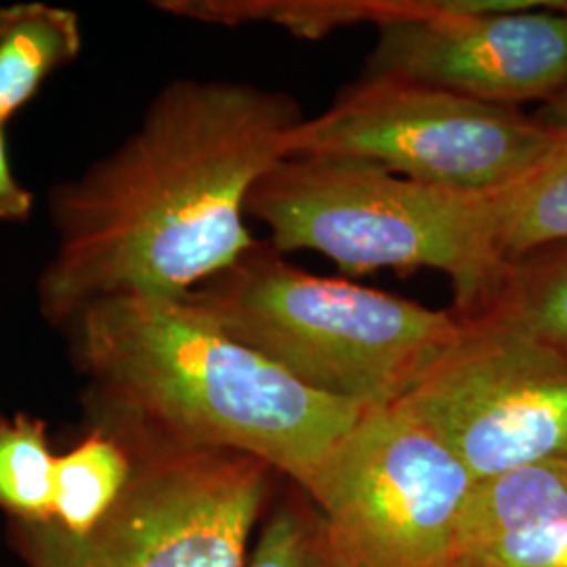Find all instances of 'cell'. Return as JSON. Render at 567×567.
<instances>
[{"label":"cell","instance_id":"1","mask_svg":"<svg viewBox=\"0 0 567 567\" xmlns=\"http://www.w3.org/2000/svg\"><path fill=\"white\" fill-rule=\"evenodd\" d=\"M290 95L252 84L177 81L128 142L55 192L58 250L41 309L72 324L118 297L179 301L259 243L244 224L252 187L288 158L303 122Z\"/></svg>","mask_w":567,"mask_h":567},{"label":"cell","instance_id":"2","mask_svg":"<svg viewBox=\"0 0 567 567\" xmlns=\"http://www.w3.org/2000/svg\"><path fill=\"white\" fill-rule=\"evenodd\" d=\"M70 326L82 365L128 423L250 456L303 492L365 410L303 385L183 299H105Z\"/></svg>","mask_w":567,"mask_h":567},{"label":"cell","instance_id":"3","mask_svg":"<svg viewBox=\"0 0 567 567\" xmlns=\"http://www.w3.org/2000/svg\"><path fill=\"white\" fill-rule=\"evenodd\" d=\"M246 213L284 255L316 250L349 276L437 269L454 313L475 318L494 301L508 261L501 192L475 194L414 182L377 164L290 156L252 187Z\"/></svg>","mask_w":567,"mask_h":567},{"label":"cell","instance_id":"4","mask_svg":"<svg viewBox=\"0 0 567 567\" xmlns=\"http://www.w3.org/2000/svg\"><path fill=\"white\" fill-rule=\"evenodd\" d=\"M183 301L303 385L365 408L402 402L461 332L454 311L316 276L271 244Z\"/></svg>","mask_w":567,"mask_h":567},{"label":"cell","instance_id":"5","mask_svg":"<svg viewBox=\"0 0 567 567\" xmlns=\"http://www.w3.org/2000/svg\"><path fill=\"white\" fill-rule=\"evenodd\" d=\"M133 425V423H131ZM143 452L118 503L86 534L28 524L34 567H246L274 471L133 425Z\"/></svg>","mask_w":567,"mask_h":567},{"label":"cell","instance_id":"6","mask_svg":"<svg viewBox=\"0 0 567 567\" xmlns=\"http://www.w3.org/2000/svg\"><path fill=\"white\" fill-rule=\"evenodd\" d=\"M561 137L517 107L364 76L295 128L288 158L358 161L414 182L494 194L545 163Z\"/></svg>","mask_w":567,"mask_h":567},{"label":"cell","instance_id":"7","mask_svg":"<svg viewBox=\"0 0 567 567\" xmlns=\"http://www.w3.org/2000/svg\"><path fill=\"white\" fill-rule=\"evenodd\" d=\"M475 477L402 405L365 408L305 489L343 567L456 566Z\"/></svg>","mask_w":567,"mask_h":567},{"label":"cell","instance_id":"8","mask_svg":"<svg viewBox=\"0 0 567 567\" xmlns=\"http://www.w3.org/2000/svg\"><path fill=\"white\" fill-rule=\"evenodd\" d=\"M398 405L475 482L567 456V353L494 316L461 318L454 343Z\"/></svg>","mask_w":567,"mask_h":567},{"label":"cell","instance_id":"9","mask_svg":"<svg viewBox=\"0 0 567 567\" xmlns=\"http://www.w3.org/2000/svg\"><path fill=\"white\" fill-rule=\"evenodd\" d=\"M365 79L421 82L517 107L567 86V16L538 0H419L377 25Z\"/></svg>","mask_w":567,"mask_h":567},{"label":"cell","instance_id":"10","mask_svg":"<svg viewBox=\"0 0 567 567\" xmlns=\"http://www.w3.org/2000/svg\"><path fill=\"white\" fill-rule=\"evenodd\" d=\"M456 566L567 567V456L475 482Z\"/></svg>","mask_w":567,"mask_h":567},{"label":"cell","instance_id":"11","mask_svg":"<svg viewBox=\"0 0 567 567\" xmlns=\"http://www.w3.org/2000/svg\"><path fill=\"white\" fill-rule=\"evenodd\" d=\"M81 20L47 2L0 7V121H11L42 84L81 55Z\"/></svg>","mask_w":567,"mask_h":567},{"label":"cell","instance_id":"12","mask_svg":"<svg viewBox=\"0 0 567 567\" xmlns=\"http://www.w3.org/2000/svg\"><path fill=\"white\" fill-rule=\"evenodd\" d=\"M419 0H164V11L192 20L243 25L271 23L301 39H324L330 32L404 18Z\"/></svg>","mask_w":567,"mask_h":567},{"label":"cell","instance_id":"13","mask_svg":"<svg viewBox=\"0 0 567 567\" xmlns=\"http://www.w3.org/2000/svg\"><path fill=\"white\" fill-rule=\"evenodd\" d=\"M135 461L114 437L93 431L53 471V522L70 534H86L114 508L128 486Z\"/></svg>","mask_w":567,"mask_h":567},{"label":"cell","instance_id":"14","mask_svg":"<svg viewBox=\"0 0 567 567\" xmlns=\"http://www.w3.org/2000/svg\"><path fill=\"white\" fill-rule=\"evenodd\" d=\"M484 313L567 353V243L508 261L503 284Z\"/></svg>","mask_w":567,"mask_h":567},{"label":"cell","instance_id":"15","mask_svg":"<svg viewBox=\"0 0 567 567\" xmlns=\"http://www.w3.org/2000/svg\"><path fill=\"white\" fill-rule=\"evenodd\" d=\"M567 243V135L522 182L501 192V244L507 261Z\"/></svg>","mask_w":567,"mask_h":567},{"label":"cell","instance_id":"16","mask_svg":"<svg viewBox=\"0 0 567 567\" xmlns=\"http://www.w3.org/2000/svg\"><path fill=\"white\" fill-rule=\"evenodd\" d=\"M55 461L42 421L28 414L0 419V507L25 524L51 522Z\"/></svg>","mask_w":567,"mask_h":567},{"label":"cell","instance_id":"17","mask_svg":"<svg viewBox=\"0 0 567 567\" xmlns=\"http://www.w3.org/2000/svg\"><path fill=\"white\" fill-rule=\"evenodd\" d=\"M246 567H343L320 511L303 489L265 524Z\"/></svg>","mask_w":567,"mask_h":567},{"label":"cell","instance_id":"18","mask_svg":"<svg viewBox=\"0 0 567 567\" xmlns=\"http://www.w3.org/2000/svg\"><path fill=\"white\" fill-rule=\"evenodd\" d=\"M34 208V194L16 177L4 142V122L0 121V224H20Z\"/></svg>","mask_w":567,"mask_h":567},{"label":"cell","instance_id":"19","mask_svg":"<svg viewBox=\"0 0 567 567\" xmlns=\"http://www.w3.org/2000/svg\"><path fill=\"white\" fill-rule=\"evenodd\" d=\"M534 118L548 126L550 131L567 135V86L564 91H559L553 100L543 103L540 110L534 114Z\"/></svg>","mask_w":567,"mask_h":567},{"label":"cell","instance_id":"20","mask_svg":"<svg viewBox=\"0 0 567 567\" xmlns=\"http://www.w3.org/2000/svg\"><path fill=\"white\" fill-rule=\"evenodd\" d=\"M547 7L553 9V11H559V13L567 16V0H553V2H547Z\"/></svg>","mask_w":567,"mask_h":567},{"label":"cell","instance_id":"21","mask_svg":"<svg viewBox=\"0 0 567 567\" xmlns=\"http://www.w3.org/2000/svg\"><path fill=\"white\" fill-rule=\"evenodd\" d=\"M452 567H463V566H452Z\"/></svg>","mask_w":567,"mask_h":567}]
</instances>
